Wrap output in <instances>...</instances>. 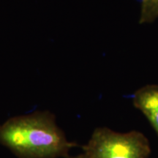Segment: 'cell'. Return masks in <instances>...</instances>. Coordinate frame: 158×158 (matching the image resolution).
Returning a JSON list of instances; mask_svg holds the SVG:
<instances>
[{
	"instance_id": "cell-2",
	"label": "cell",
	"mask_w": 158,
	"mask_h": 158,
	"mask_svg": "<svg viewBox=\"0 0 158 158\" xmlns=\"http://www.w3.org/2000/svg\"><path fill=\"white\" fill-rule=\"evenodd\" d=\"M81 149L88 158H148L151 154L143 133L137 130L118 133L108 127L96 128Z\"/></svg>"
},
{
	"instance_id": "cell-4",
	"label": "cell",
	"mask_w": 158,
	"mask_h": 158,
	"mask_svg": "<svg viewBox=\"0 0 158 158\" xmlns=\"http://www.w3.org/2000/svg\"><path fill=\"white\" fill-rule=\"evenodd\" d=\"M158 18V0H141L139 23L148 24Z\"/></svg>"
},
{
	"instance_id": "cell-5",
	"label": "cell",
	"mask_w": 158,
	"mask_h": 158,
	"mask_svg": "<svg viewBox=\"0 0 158 158\" xmlns=\"http://www.w3.org/2000/svg\"><path fill=\"white\" fill-rule=\"evenodd\" d=\"M68 158H88V157H87V156H86L84 152H83L81 154H79V155H76V156H73V157H70V156H69Z\"/></svg>"
},
{
	"instance_id": "cell-3",
	"label": "cell",
	"mask_w": 158,
	"mask_h": 158,
	"mask_svg": "<svg viewBox=\"0 0 158 158\" xmlns=\"http://www.w3.org/2000/svg\"><path fill=\"white\" fill-rule=\"evenodd\" d=\"M133 106L141 110L158 136V84H148L133 95Z\"/></svg>"
},
{
	"instance_id": "cell-1",
	"label": "cell",
	"mask_w": 158,
	"mask_h": 158,
	"mask_svg": "<svg viewBox=\"0 0 158 158\" xmlns=\"http://www.w3.org/2000/svg\"><path fill=\"white\" fill-rule=\"evenodd\" d=\"M0 144L19 158H68L77 146L68 141L49 111L8 118L0 124Z\"/></svg>"
}]
</instances>
